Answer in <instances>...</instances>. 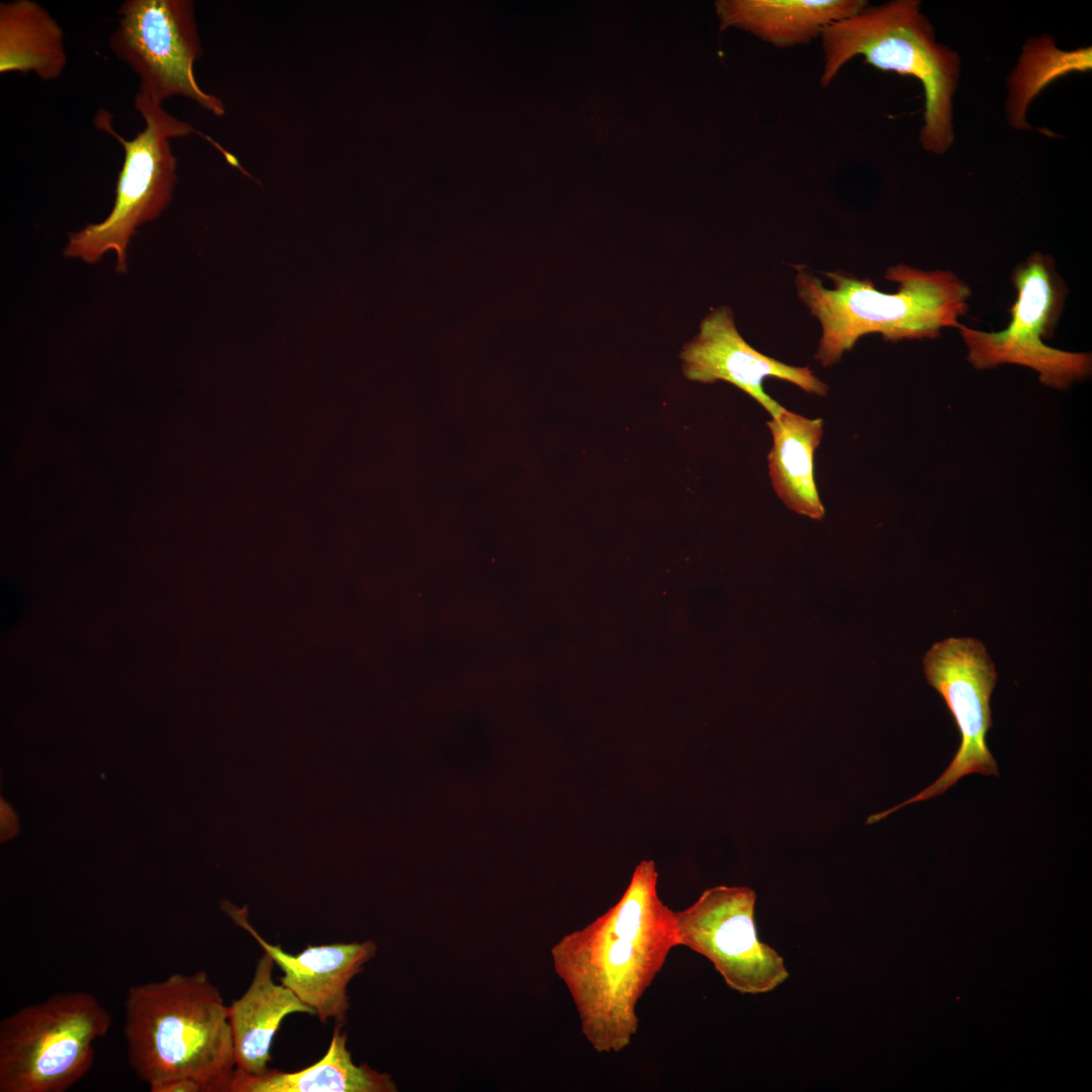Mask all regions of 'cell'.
<instances>
[{"mask_svg":"<svg viewBox=\"0 0 1092 1092\" xmlns=\"http://www.w3.org/2000/svg\"><path fill=\"white\" fill-rule=\"evenodd\" d=\"M657 880L654 861H640L614 906L551 948L581 1032L597 1053H619L631 1044L639 1026L637 1005L678 946L674 911L659 898Z\"/></svg>","mask_w":1092,"mask_h":1092,"instance_id":"6da1fadb","label":"cell"},{"mask_svg":"<svg viewBox=\"0 0 1092 1092\" xmlns=\"http://www.w3.org/2000/svg\"><path fill=\"white\" fill-rule=\"evenodd\" d=\"M129 1066L148 1086L171 1079L231 1092L236 1062L229 1006L204 971L130 987L123 1004Z\"/></svg>","mask_w":1092,"mask_h":1092,"instance_id":"7a4b0ae2","label":"cell"},{"mask_svg":"<svg viewBox=\"0 0 1092 1092\" xmlns=\"http://www.w3.org/2000/svg\"><path fill=\"white\" fill-rule=\"evenodd\" d=\"M794 268L797 294L821 325L815 359L824 367L838 363L867 334L890 342L935 339L943 328L957 329L969 310L971 289L951 271L892 265L885 278L898 289L885 293L871 279L845 271L824 272L833 283L826 288L805 265Z\"/></svg>","mask_w":1092,"mask_h":1092,"instance_id":"3957f363","label":"cell"},{"mask_svg":"<svg viewBox=\"0 0 1092 1092\" xmlns=\"http://www.w3.org/2000/svg\"><path fill=\"white\" fill-rule=\"evenodd\" d=\"M820 85L827 87L852 59L862 57L878 70L917 79L924 92L919 140L926 152L943 155L953 141V96L960 74L959 54L939 42L918 0L867 5L827 26L822 35Z\"/></svg>","mask_w":1092,"mask_h":1092,"instance_id":"277c9868","label":"cell"},{"mask_svg":"<svg viewBox=\"0 0 1092 1092\" xmlns=\"http://www.w3.org/2000/svg\"><path fill=\"white\" fill-rule=\"evenodd\" d=\"M112 1017L83 990L59 992L0 1022V1092H64L90 1070Z\"/></svg>","mask_w":1092,"mask_h":1092,"instance_id":"5b68a950","label":"cell"},{"mask_svg":"<svg viewBox=\"0 0 1092 1092\" xmlns=\"http://www.w3.org/2000/svg\"><path fill=\"white\" fill-rule=\"evenodd\" d=\"M133 104L145 127L130 140L113 128L108 111L100 109L95 115L96 127L112 135L124 154L115 200L105 219L70 234L64 251L66 257L87 263L97 262L106 252L113 251L116 270L120 273L126 271L127 246L136 229L157 218L171 200L177 160L170 140L195 131L190 123L171 115L162 104L146 96L136 93Z\"/></svg>","mask_w":1092,"mask_h":1092,"instance_id":"8992f818","label":"cell"},{"mask_svg":"<svg viewBox=\"0 0 1092 1092\" xmlns=\"http://www.w3.org/2000/svg\"><path fill=\"white\" fill-rule=\"evenodd\" d=\"M1017 292L1008 326L999 332H982L963 324L957 328L967 348L968 361L976 369L1009 363L1027 366L1043 384L1067 389L1091 373L1090 353L1052 348L1051 337L1064 306V284L1050 256L1030 255L1012 275Z\"/></svg>","mask_w":1092,"mask_h":1092,"instance_id":"52a82bcc","label":"cell"},{"mask_svg":"<svg viewBox=\"0 0 1092 1092\" xmlns=\"http://www.w3.org/2000/svg\"><path fill=\"white\" fill-rule=\"evenodd\" d=\"M117 13L109 48L139 77L136 93L159 104L183 96L216 116L224 114L222 100L195 79L202 48L192 1L125 0Z\"/></svg>","mask_w":1092,"mask_h":1092,"instance_id":"ba28073f","label":"cell"},{"mask_svg":"<svg viewBox=\"0 0 1092 1092\" xmlns=\"http://www.w3.org/2000/svg\"><path fill=\"white\" fill-rule=\"evenodd\" d=\"M928 684L944 700L961 733L960 747L946 769L929 787L898 806L869 818L877 822L898 809L943 794L963 777L999 776L986 736L992 727L990 699L997 680L995 666L982 642L950 637L936 642L923 658Z\"/></svg>","mask_w":1092,"mask_h":1092,"instance_id":"9c48e42d","label":"cell"},{"mask_svg":"<svg viewBox=\"0 0 1092 1092\" xmlns=\"http://www.w3.org/2000/svg\"><path fill=\"white\" fill-rule=\"evenodd\" d=\"M755 892L716 886L674 911L678 945L708 959L729 988L741 994L772 991L789 977L783 958L758 939Z\"/></svg>","mask_w":1092,"mask_h":1092,"instance_id":"30bf717a","label":"cell"},{"mask_svg":"<svg viewBox=\"0 0 1092 1092\" xmlns=\"http://www.w3.org/2000/svg\"><path fill=\"white\" fill-rule=\"evenodd\" d=\"M682 371L692 381H727L776 417L785 407L763 389L768 377L788 381L810 394L824 396L828 386L808 367L786 364L751 347L739 334L732 310L720 306L700 324V331L680 353Z\"/></svg>","mask_w":1092,"mask_h":1092,"instance_id":"8fae6325","label":"cell"},{"mask_svg":"<svg viewBox=\"0 0 1092 1092\" xmlns=\"http://www.w3.org/2000/svg\"><path fill=\"white\" fill-rule=\"evenodd\" d=\"M222 908L263 951L271 956L283 973L282 985L310 1007L323 1023L333 1019L336 1024L345 1025L349 1010L348 985L375 957L377 945L374 941L307 945L299 953L291 954L261 936L248 920L247 907L225 902Z\"/></svg>","mask_w":1092,"mask_h":1092,"instance_id":"7c38bea8","label":"cell"},{"mask_svg":"<svg viewBox=\"0 0 1092 1092\" xmlns=\"http://www.w3.org/2000/svg\"><path fill=\"white\" fill-rule=\"evenodd\" d=\"M274 966L271 956L264 951L249 988L229 1006L236 1062L232 1085L270 1070L273 1038L286 1016L315 1015L290 989L274 982Z\"/></svg>","mask_w":1092,"mask_h":1092,"instance_id":"4fadbf2b","label":"cell"},{"mask_svg":"<svg viewBox=\"0 0 1092 1092\" xmlns=\"http://www.w3.org/2000/svg\"><path fill=\"white\" fill-rule=\"evenodd\" d=\"M869 4L866 0H723L716 9L723 28L745 30L779 49L808 44L830 24Z\"/></svg>","mask_w":1092,"mask_h":1092,"instance_id":"5bb4252c","label":"cell"},{"mask_svg":"<svg viewBox=\"0 0 1092 1092\" xmlns=\"http://www.w3.org/2000/svg\"><path fill=\"white\" fill-rule=\"evenodd\" d=\"M772 436L768 472L784 505L797 514L820 520L825 510L814 474V455L823 436V420L784 408L766 422Z\"/></svg>","mask_w":1092,"mask_h":1092,"instance_id":"9a60e30c","label":"cell"},{"mask_svg":"<svg viewBox=\"0 0 1092 1092\" xmlns=\"http://www.w3.org/2000/svg\"><path fill=\"white\" fill-rule=\"evenodd\" d=\"M67 65L62 27L37 2L0 3V73H33L44 81Z\"/></svg>","mask_w":1092,"mask_h":1092,"instance_id":"2e32d148","label":"cell"},{"mask_svg":"<svg viewBox=\"0 0 1092 1092\" xmlns=\"http://www.w3.org/2000/svg\"><path fill=\"white\" fill-rule=\"evenodd\" d=\"M343 1024H336L324 1057L295 1072L269 1070L235 1082L231 1092H394L391 1076L366 1064L356 1065L347 1046Z\"/></svg>","mask_w":1092,"mask_h":1092,"instance_id":"e0dca14e","label":"cell"},{"mask_svg":"<svg viewBox=\"0 0 1092 1092\" xmlns=\"http://www.w3.org/2000/svg\"><path fill=\"white\" fill-rule=\"evenodd\" d=\"M1091 47L1060 50L1049 36L1030 38L1008 79L1007 119L1011 126L1029 128L1025 120L1031 101L1052 82L1071 72L1092 68Z\"/></svg>","mask_w":1092,"mask_h":1092,"instance_id":"ac0fdd59","label":"cell"},{"mask_svg":"<svg viewBox=\"0 0 1092 1092\" xmlns=\"http://www.w3.org/2000/svg\"><path fill=\"white\" fill-rule=\"evenodd\" d=\"M1 819L2 835L8 836L15 828V818L13 817V813L4 804L1 805Z\"/></svg>","mask_w":1092,"mask_h":1092,"instance_id":"d6986e66","label":"cell"}]
</instances>
